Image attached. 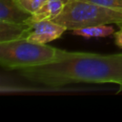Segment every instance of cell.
Instances as JSON below:
<instances>
[{"label": "cell", "mask_w": 122, "mask_h": 122, "mask_svg": "<svg viewBox=\"0 0 122 122\" xmlns=\"http://www.w3.org/2000/svg\"><path fill=\"white\" fill-rule=\"evenodd\" d=\"M24 79L46 88L59 89L79 83L122 84V53L73 51L63 60L17 71Z\"/></svg>", "instance_id": "1"}, {"label": "cell", "mask_w": 122, "mask_h": 122, "mask_svg": "<svg viewBox=\"0 0 122 122\" xmlns=\"http://www.w3.org/2000/svg\"><path fill=\"white\" fill-rule=\"evenodd\" d=\"M73 51L34 43L27 38L0 42V65L8 71L42 66L70 57Z\"/></svg>", "instance_id": "2"}, {"label": "cell", "mask_w": 122, "mask_h": 122, "mask_svg": "<svg viewBox=\"0 0 122 122\" xmlns=\"http://www.w3.org/2000/svg\"><path fill=\"white\" fill-rule=\"evenodd\" d=\"M52 21L68 30L96 25L114 24L122 27V13L89 0H69L61 13Z\"/></svg>", "instance_id": "3"}, {"label": "cell", "mask_w": 122, "mask_h": 122, "mask_svg": "<svg viewBox=\"0 0 122 122\" xmlns=\"http://www.w3.org/2000/svg\"><path fill=\"white\" fill-rule=\"evenodd\" d=\"M66 30L64 26L52 20H44L31 24L26 38L34 43L47 44L58 39Z\"/></svg>", "instance_id": "4"}, {"label": "cell", "mask_w": 122, "mask_h": 122, "mask_svg": "<svg viewBox=\"0 0 122 122\" xmlns=\"http://www.w3.org/2000/svg\"><path fill=\"white\" fill-rule=\"evenodd\" d=\"M65 3L64 0H46L43 5L26 20L30 24L44 20H53L63 10Z\"/></svg>", "instance_id": "5"}, {"label": "cell", "mask_w": 122, "mask_h": 122, "mask_svg": "<svg viewBox=\"0 0 122 122\" xmlns=\"http://www.w3.org/2000/svg\"><path fill=\"white\" fill-rule=\"evenodd\" d=\"M31 24L27 20L19 23L0 22V42L26 38Z\"/></svg>", "instance_id": "6"}, {"label": "cell", "mask_w": 122, "mask_h": 122, "mask_svg": "<svg viewBox=\"0 0 122 122\" xmlns=\"http://www.w3.org/2000/svg\"><path fill=\"white\" fill-rule=\"evenodd\" d=\"M29 16L14 4L13 0H0V22L19 23Z\"/></svg>", "instance_id": "7"}, {"label": "cell", "mask_w": 122, "mask_h": 122, "mask_svg": "<svg viewBox=\"0 0 122 122\" xmlns=\"http://www.w3.org/2000/svg\"><path fill=\"white\" fill-rule=\"evenodd\" d=\"M115 32L113 27L110 25H96L85 28H80L71 30V33L77 36H82L84 38L92 37H106L113 34Z\"/></svg>", "instance_id": "8"}, {"label": "cell", "mask_w": 122, "mask_h": 122, "mask_svg": "<svg viewBox=\"0 0 122 122\" xmlns=\"http://www.w3.org/2000/svg\"><path fill=\"white\" fill-rule=\"evenodd\" d=\"M45 1L46 0H13L14 4L29 15L34 13Z\"/></svg>", "instance_id": "9"}, {"label": "cell", "mask_w": 122, "mask_h": 122, "mask_svg": "<svg viewBox=\"0 0 122 122\" xmlns=\"http://www.w3.org/2000/svg\"><path fill=\"white\" fill-rule=\"evenodd\" d=\"M122 13V0H89Z\"/></svg>", "instance_id": "10"}, {"label": "cell", "mask_w": 122, "mask_h": 122, "mask_svg": "<svg viewBox=\"0 0 122 122\" xmlns=\"http://www.w3.org/2000/svg\"><path fill=\"white\" fill-rule=\"evenodd\" d=\"M114 43L118 48L122 49V27H119V30L113 33Z\"/></svg>", "instance_id": "11"}, {"label": "cell", "mask_w": 122, "mask_h": 122, "mask_svg": "<svg viewBox=\"0 0 122 122\" xmlns=\"http://www.w3.org/2000/svg\"><path fill=\"white\" fill-rule=\"evenodd\" d=\"M118 92H122V84L119 85V88H118Z\"/></svg>", "instance_id": "12"}, {"label": "cell", "mask_w": 122, "mask_h": 122, "mask_svg": "<svg viewBox=\"0 0 122 122\" xmlns=\"http://www.w3.org/2000/svg\"><path fill=\"white\" fill-rule=\"evenodd\" d=\"M64 1H65V2H67V1H69V0H64Z\"/></svg>", "instance_id": "13"}]
</instances>
